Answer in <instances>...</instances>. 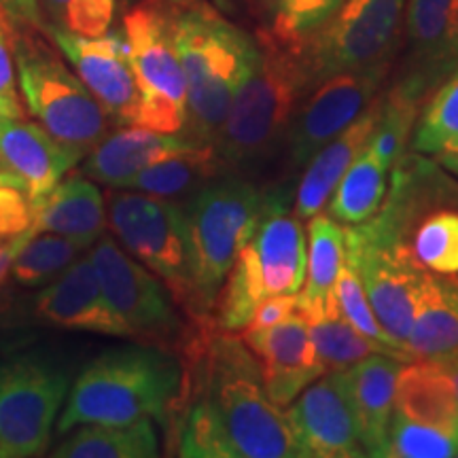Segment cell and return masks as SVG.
I'll return each mask as SVG.
<instances>
[{
  "instance_id": "cell-16",
  "label": "cell",
  "mask_w": 458,
  "mask_h": 458,
  "mask_svg": "<svg viewBox=\"0 0 458 458\" xmlns=\"http://www.w3.org/2000/svg\"><path fill=\"white\" fill-rule=\"evenodd\" d=\"M286 418L306 458L365 454L346 369L327 371L286 405Z\"/></svg>"
},
{
  "instance_id": "cell-35",
  "label": "cell",
  "mask_w": 458,
  "mask_h": 458,
  "mask_svg": "<svg viewBox=\"0 0 458 458\" xmlns=\"http://www.w3.org/2000/svg\"><path fill=\"white\" fill-rule=\"evenodd\" d=\"M454 139H458V71L452 72L420 108L410 145L414 153L435 156Z\"/></svg>"
},
{
  "instance_id": "cell-23",
  "label": "cell",
  "mask_w": 458,
  "mask_h": 458,
  "mask_svg": "<svg viewBox=\"0 0 458 458\" xmlns=\"http://www.w3.org/2000/svg\"><path fill=\"white\" fill-rule=\"evenodd\" d=\"M377 117H380V94L342 134H337L334 140L314 153L297 181L295 216L306 221L323 210V206L334 196L335 187L340 185L342 176L374 136Z\"/></svg>"
},
{
  "instance_id": "cell-36",
  "label": "cell",
  "mask_w": 458,
  "mask_h": 458,
  "mask_svg": "<svg viewBox=\"0 0 458 458\" xmlns=\"http://www.w3.org/2000/svg\"><path fill=\"white\" fill-rule=\"evenodd\" d=\"M342 4L344 0H272L270 38L300 51Z\"/></svg>"
},
{
  "instance_id": "cell-6",
  "label": "cell",
  "mask_w": 458,
  "mask_h": 458,
  "mask_svg": "<svg viewBox=\"0 0 458 458\" xmlns=\"http://www.w3.org/2000/svg\"><path fill=\"white\" fill-rule=\"evenodd\" d=\"M172 38L187 85V128L182 134L215 147L233 96L242 83L255 38L206 4L172 17Z\"/></svg>"
},
{
  "instance_id": "cell-30",
  "label": "cell",
  "mask_w": 458,
  "mask_h": 458,
  "mask_svg": "<svg viewBox=\"0 0 458 458\" xmlns=\"http://www.w3.org/2000/svg\"><path fill=\"white\" fill-rule=\"evenodd\" d=\"M223 172L227 168L216 156L215 147L206 145L148 165L119 189H131L182 204Z\"/></svg>"
},
{
  "instance_id": "cell-39",
  "label": "cell",
  "mask_w": 458,
  "mask_h": 458,
  "mask_svg": "<svg viewBox=\"0 0 458 458\" xmlns=\"http://www.w3.org/2000/svg\"><path fill=\"white\" fill-rule=\"evenodd\" d=\"M38 7L51 20L47 26L81 37H100L111 30L117 3L114 0H38Z\"/></svg>"
},
{
  "instance_id": "cell-47",
  "label": "cell",
  "mask_w": 458,
  "mask_h": 458,
  "mask_svg": "<svg viewBox=\"0 0 458 458\" xmlns=\"http://www.w3.org/2000/svg\"><path fill=\"white\" fill-rule=\"evenodd\" d=\"M164 3L176 4V7L187 9V7H196V4H202V0H164Z\"/></svg>"
},
{
  "instance_id": "cell-13",
  "label": "cell",
  "mask_w": 458,
  "mask_h": 458,
  "mask_svg": "<svg viewBox=\"0 0 458 458\" xmlns=\"http://www.w3.org/2000/svg\"><path fill=\"white\" fill-rule=\"evenodd\" d=\"M405 0H344L334 17L297 51L310 89L337 72L391 60Z\"/></svg>"
},
{
  "instance_id": "cell-34",
  "label": "cell",
  "mask_w": 458,
  "mask_h": 458,
  "mask_svg": "<svg viewBox=\"0 0 458 458\" xmlns=\"http://www.w3.org/2000/svg\"><path fill=\"white\" fill-rule=\"evenodd\" d=\"M422 106L425 102L397 83L386 94H380V117L369 145L386 170H393L394 164L405 156V147L410 145V136Z\"/></svg>"
},
{
  "instance_id": "cell-46",
  "label": "cell",
  "mask_w": 458,
  "mask_h": 458,
  "mask_svg": "<svg viewBox=\"0 0 458 458\" xmlns=\"http://www.w3.org/2000/svg\"><path fill=\"white\" fill-rule=\"evenodd\" d=\"M439 363H442L444 369L450 374L452 385H454V391H456V401H458V354H456V357L439 359Z\"/></svg>"
},
{
  "instance_id": "cell-42",
  "label": "cell",
  "mask_w": 458,
  "mask_h": 458,
  "mask_svg": "<svg viewBox=\"0 0 458 458\" xmlns=\"http://www.w3.org/2000/svg\"><path fill=\"white\" fill-rule=\"evenodd\" d=\"M295 312L297 295H272L257 306L253 318L249 320V325H246L242 331L272 327V325H278L289 317H293ZM242 331H240V334H242Z\"/></svg>"
},
{
  "instance_id": "cell-20",
  "label": "cell",
  "mask_w": 458,
  "mask_h": 458,
  "mask_svg": "<svg viewBox=\"0 0 458 458\" xmlns=\"http://www.w3.org/2000/svg\"><path fill=\"white\" fill-rule=\"evenodd\" d=\"M34 314L60 329L131 340V331L102 291L89 255L79 257L45 286L34 301Z\"/></svg>"
},
{
  "instance_id": "cell-14",
  "label": "cell",
  "mask_w": 458,
  "mask_h": 458,
  "mask_svg": "<svg viewBox=\"0 0 458 458\" xmlns=\"http://www.w3.org/2000/svg\"><path fill=\"white\" fill-rule=\"evenodd\" d=\"M391 60L337 72L325 79L303 96L295 108L289 130L284 136L286 179L306 168L314 153L351 125L365 113L376 96L380 94Z\"/></svg>"
},
{
  "instance_id": "cell-1",
  "label": "cell",
  "mask_w": 458,
  "mask_h": 458,
  "mask_svg": "<svg viewBox=\"0 0 458 458\" xmlns=\"http://www.w3.org/2000/svg\"><path fill=\"white\" fill-rule=\"evenodd\" d=\"M182 386L172 405V448L187 458H303L286 411L270 399L259 363L215 323L198 325L182 351Z\"/></svg>"
},
{
  "instance_id": "cell-15",
  "label": "cell",
  "mask_w": 458,
  "mask_h": 458,
  "mask_svg": "<svg viewBox=\"0 0 458 458\" xmlns=\"http://www.w3.org/2000/svg\"><path fill=\"white\" fill-rule=\"evenodd\" d=\"M45 34L51 37L113 123H139L140 94L123 32L108 30L100 37H81L47 26Z\"/></svg>"
},
{
  "instance_id": "cell-26",
  "label": "cell",
  "mask_w": 458,
  "mask_h": 458,
  "mask_svg": "<svg viewBox=\"0 0 458 458\" xmlns=\"http://www.w3.org/2000/svg\"><path fill=\"white\" fill-rule=\"evenodd\" d=\"M408 348L416 359L439 360L458 354V276L422 274Z\"/></svg>"
},
{
  "instance_id": "cell-27",
  "label": "cell",
  "mask_w": 458,
  "mask_h": 458,
  "mask_svg": "<svg viewBox=\"0 0 458 458\" xmlns=\"http://www.w3.org/2000/svg\"><path fill=\"white\" fill-rule=\"evenodd\" d=\"M394 410L420 425L458 435L456 391L439 360L416 359L401 368Z\"/></svg>"
},
{
  "instance_id": "cell-21",
  "label": "cell",
  "mask_w": 458,
  "mask_h": 458,
  "mask_svg": "<svg viewBox=\"0 0 458 458\" xmlns=\"http://www.w3.org/2000/svg\"><path fill=\"white\" fill-rule=\"evenodd\" d=\"M83 157V151L60 142L41 123L0 114V168L13 172L34 202L54 191Z\"/></svg>"
},
{
  "instance_id": "cell-17",
  "label": "cell",
  "mask_w": 458,
  "mask_h": 458,
  "mask_svg": "<svg viewBox=\"0 0 458 458\" xmlns=\"http://www.w3.org/2000/svg\"><path fill=\"white\" fill-rule=\"evenodd\" d=\"M344 259L352 266L377 320L394 342L408 346L422 272L399 263L363 225L344 227Z\"/></svg>"
},
{
  "instance_id": "cell-45",
  "label": "cell",
  "mask_w": 458,
  "mask_h": 458,
  "mask_svg": "<svg viewBox=\"0 0 458 458\" xmlns=\"http://www.w3.org/2000/svg\"><path fill=\"white\" fill-rule=\"evenodd\" d=\"M11 261H13V246H9L3 255H0V291L7 284V278L11 276Z\"/></svg>"
},
{
  "instance_id": "cell-22",
  "label": "cell",
  "mask_w": 458,
  "mask_h": 458,
  "mask_svg": "<svg viewBox=\"0 0 458 458\" xmlns=\"http://www.w3.org/2000/svg\"><path fill=\"white\" fill-rule=\"evenodd\" d=\"M199 142L187 139L185 134H168L128 125V128L108 131L98 145L85 156L81 174L106 187H123L131 176H136L148 165L164 162L179 153L196 151Z\"/></svg>"
},
{
  "instance_id": "cell-31",
  "label": "cell",
  "mask_w": 458,
  "mask_h": 458,
  "mask_svg": "<svg viewBox=\"0 0 458 458\" xmlns=\"http://www.w3.org/2000/svg\"><path fill=\"white\" fill-rule=\"evenodd\" d=\"M386 172L368 142L342 176L334 196L329 198L327 213L331 219L344 225H359L369 221L385 204L388 191Z\"/></svg>"
},
{
  "instance_id": "cell-19",
  "label": "cell",
  "mask_w": 458,
  "mask_h": 458,
  "mask_svg": "<svg viewBox=\"0 0 458 458\" xmlns=\"http://www.w3.org/2000/svg\"><path fill=\"white\" fill-rule=\"evenodd\" d=\"M242 342L255 354L263 386L278 408H286L303 388L327 374L314 348L310 325L300 312L272 327L242 331Z\"/></svg>"
},
{
  "instance_id": "cell-29",
  "label": "cell",
  "mask_w": 458,
  "mask_h": 458,
  "mask_svg": "<svg viewBox=\"0 0 458 458\" xmlns=\"http://www.w3.org/2000/svg\"><path fill=\"white\" fill-rule=\"evenodd\" d=\"M71 435L51 452L55 458H156L159 437L151 418L128 425L88 422L74 427Z\"/></svg>"
},
{
  "instance_id": "cell-25",
  "label": "cell",
  "mask_w": 458,
  "mask_h": 458,
  "mask_svg": "<svg viewBox=\"0 0 458 458\" xmlns=\"http://www.w3.org/2000/svg\"><path fill=\"white\" fill-rule=\"evenodd\" d=\"M403 365V360L385 352H374L346 369L360 442L368 456L386 458L388 454L397 376Z\"/></svg>"
},
{
  "instance_id": "cell-5",
  "label": "cell",
  "mask_w": 458,
  "mask_h": 458,
  "mask_svg": "<svg viewBox=\"0 0 458 458\" xmlns=\"http://www.w3.org/2000/svg\"><path fill=\"white\" fill-rule=\"evenodd\" d=\"M295 189L293 179H284L263 191V208L253 236L240 249L216 297L213 317L216 329L238 334L263 300L301 291L308 249L301 219L291 213Z\"/></svg>"
},
{
  "instance_id": "cell-3",
  "label": "cell",
  "mask_w": 458,
  "mask_h": 458,
  "mask_svg": "<svg viewBox=\"0 0 458 458\" xmlns=\"http://www.w3.org/2000/svg\"><path fill=\"white\" fill-rule=\"evenodd\" d=\"M310 91L300 54L274 43L255 41L242 83L233 96L215 151L229 172L250 176L283 151L295 108Z\"/></svg>"
},
{
  "instance_id": "cell-9",
  "label": "cell",
  "mask_w": 458,
  "mask_h": 458,
  "mask_svg": "<svg viewBox=\"0 0 458 458\" xmlns=\"http://www.w3.org/2000/svg\"><path fill=\"white\" fill-rule=\"evenodd\" d=\"M105 198L111 236L162 278L181 310L199 325L182 204L114 187H108Z\"/></svg>"
},
{
  "instance_id": "cell-12",
  "label": "cell",
  "mask_w": 458,
  "mask_h": 458,
  "mask_svg": "<svg viewBox=\"0 0 458 458\" xmlns=\"http://www.w3.org/2000/svg\"><path fill=\"white\" fill-rule=\"evenodd\" d=\"M172 17L164 0H145L123 17L130 62L140 94L142 128L182 134L187 128V85L172 38Z\"/></svg>"
},
{
  "instance_id": "cell-10",
  "label": "cell",
  "mask_w": 458,
  "mask_h": 458,
  "mask_svg": "<svg viewBox=\"0 0 458 458\" xmlns=\"http://www.w3.org/2000/svg\"><path fill=\"white\" fill-rule=\"evenodd\" d=\"M71 386L66 365L45 351L0 360V458L45 454Z\"/></svg>"
},
{
  "instance_id": "cell-8",
  "label": "cell",
  "mask_w": 458,
  "mask_h": 458,
  "mask_svg": "<svg viewBox=\"0 0 458 458\" xmlns=\"http://www.w3.org/2000/svg\"><path fill=\"white\" fill-rule=\"evenodd\" d=\"M43 34L37 28L13 26L17 85L26 113L57 140L88 156L108 134L111 119Z\"/></svg>"
},
{
  "instance_id": "cell-11",
  "label": "cell",
  "mask_w": 458,
  "mask_h": 458,
  "mask_svg": "<svg viewBox=\"0 0 458 458\" xmlns=\"http://www.w3.org/2000/svg\"><path fill=\"white\" fill-rule=\"evenodd\" d=\"M88 255L98 272L108 303L130 327L131 342L179 354L196 329V323L189 325L181 317L185 312L170 295L164 280L106 233L91 246Z\"/></svg>"
},
{
  "instance_id": "cell-18",
  "label": "cell",
  "mask_w": 458,
  "mask_h": 458,
  "mask_svg": "<svg viewBox=\"0 0 458 458\" xmlns=\"http://www.w3.org/2000/svg\"><path fill=\"white\" fill-rule=\"evenodd\" d=\"M405 30L410 62L397 85L425 102L458 71V0H410Z\"/></svg>"
},
{
  "instance_id": "cell-4",
  "label": "cell",
  "mask_w": 458,
  "mask_h": 458,
  "mask_svg": "<svg viewBox=\"0 0 458 458\" xmlns=\"http://www.w3.org/2000/svg\"><path fill=\"white\" fill-rule=\"evenodd\" d=\"M182 386L181 357L148 344H128L102 352L68 391L57 433L88 422L128 425L156 418L165 427Z\"/></svg>"
},
{
  "instance_id": "cell-32",
  "label": "cell",
  "mask_w": 458,
  "mask_h": 458,
  "mask_svg": "<svg viewBox=\"0 0 458 458\" xmlns=\"http://www.w3.org/2000/svg\"><path fill=\"white\" fill-rule=\"evenodd\" d=\"M83 249L72 240L60 233L34 232L20 238L13 244V261H11V276L20 286L49 284L62 272L79 259Z\"/></svg>"
},
{
  "instance_id": "cell-48",
  "label": "cell",
  "mask_w": 458,
  "mask_h": 458,
  "mask_svg": "<svg viewBox=\"0 0 458 458\" xmlns=\"http://www.w3.org/2000/svg\"><path fill=\"white\" fill-rule=\"evenodd\" d=\"M213 3L221 11H233V0H213Z\"/></svg>"
},
{
  "instance_id": "cell-28",
  "label": "cell",
  "mask_w": 458,
  "mask_h": 458,
  "mask_svg": "<svg viewBox=\"0 0 458 458\" xmlns=\"http://www.w3.org/2000/svg\"><path fill=\"white\" fill-rule=\"evenodd\" d=\"M308 240L306 284L297 293V312L310 320L335 297V280L344 266V227L329 215H314Z\"/></svg>"
},
{
  "instance_id": "cell-40",
  "label": "cell",
  "mask_w": 458,
  "mask_h": 458,
  "mask_svg": "<svg viewBox=\"0 0 458 458\" xmlns=\"http://www.w3.org/2000/svg\"><path fill=\"white\" fill-rule=\"evenodd\" d=\"M34 223V199L13 172L0 168V240L15 244L30 233Z\"/></svg>"
},
{
  "instance_id": "cell-33",
  "label": "cell",
  "mask_w": 458,
  "mask_h": 458,
  "mask_svg": "<svg viewBox=\"0 0 458 458\" xmlns=\"http://www.w3.org/2000/svg\"><path fill=\"white\" fill-rule=\"evenodd\" d=\"M308 325H310V335L318 359L323 360L327 371L352 368L354 363L374 352L386 354L380 344L365 337L344 318L340 306H337V297L325 306L318 317L308 320Z\"/></svg>"
},
{
  "instance_id": "cell-44",
  "label": "cell",
  "mask_w": 458,
  "mask_h": 458,
  "mask_svg": "<svg viewBox=\"0 0 458 458\" xmlns=\"http://www.w3.org/2000/svg\"><path fill=\"white\" fill-rule=\"evenodd\" d=\"M435 162H437L442 168H445L452 174L458 176V139L450 140L448 145H445L442 151L435 153Z\"/></svg>"
},
{
  "instance_id": "cell-38",
  "label": "cell",
  "mask_w": 458,
  "mask_h": 458,
  "mask_svg": "<svg viewBox=\"0 0 458 458\" xmlns=\"http://www.w3.org/2000/svg\"><path fill=\"white\" fill-rule=\"evenodd\" d=\"M452 458L458 456V435L410 420L394 410L386 458Z\"/></svg>"
},
{
  "instance_id": "cell-37",
  "label": "cell",
  "mask_w": 458,
  "mask_h": 458,
  "mask_svg": "<svg viewBox=\"0 0 458 458\" xmlns=\"http://www.w3.org/2000/svg\"><path fill=\"white\" fill-rule=\"evenodd\" d=\"M335 297L344 318H346L354 329L360 331V334L369 337V340H374L376 344H380L386 351V354H391V357L403 360V363L416 360L408 346L394 342L393 337L386 334L385 327H382L374 308H371L368 295H365L363 284H360L357 272L352 270V266L346 259H344L340 276L335 280Z\"/></svg>"
},
{
  "instance_id": "cell-24",
  "label": "cell",
  "mask_w": 458,
  "mask_h": 458,
  "mask_svg": "<svg viewBox=\"0 0 458 458\" xmlns=\"http://www.w3.org/2000/svg\"><path fill=\"white\" fill-rule=\"evenodd\" d=\"M106 198L98 182L77 172L57 182L54 191L34 202V223L30 233H60L83 250H88L105 236Z\"/></svg>"
},
{
  "instance_id": "cell-41",
  "label": "cell",
  "mask_w": 458,
  "mask_h": 458,
  "mask_svg": "<svg viewBox=\"0 0 458 458\" xmlns=\"http://www.w3.org/2000/svg\"><path fill=\"white\" fill-rule=\"evenodd\" d=\"M13 24L0 9V114L3 117L26 119V106L17 85Z\"/></svg>"
},
{
  "instance_id": "cell-7",
  "label": "cell",
  "mask_w": 458,
  "mask_h": 458,
  "mask_svg": "<svg viewBox=\"0 0 458 458\" xmlns=\"http://www.w3.org/2000/svg\"><path fill=\"white\" fill-rule=\"evenodd\" d=\"M263 191L250 176L227 170L182 202L199 325L213 323L221 286L261 216Z\"/></svg>"
},
{
  "instance_id": "cell-43",
  "label": "cell",
  "mask_w": 458,
  "mask_h": 458,
  "mask_svg": "<svg viewBox=\"0 0 458 458\" xmlns=\"http://www.w3.org/2000/svg\"><path fill=\"white\" fill-rule=\"evenodd\" d=\"M0 9L7 13L13 26H28L43 30L47 21L43 20V11L38 7V0H0Z\"/></svg>"
},
{
  "instance_id": "cell-2",
  "label": "cell",
  "mask_w": 458,
  "mask_h": 458,
  "mask_svg": "<svg viewBox=\"0 0 458 458\" xmlns=\"http://www.w3.org/2000/svg\"><path fill=\"white\" fill-rule=\"evenodd\" d=\"M359 225L411 270L458 276V182L435 159L401 157L382 208Z\"/></svg>"
}]
</instances>
